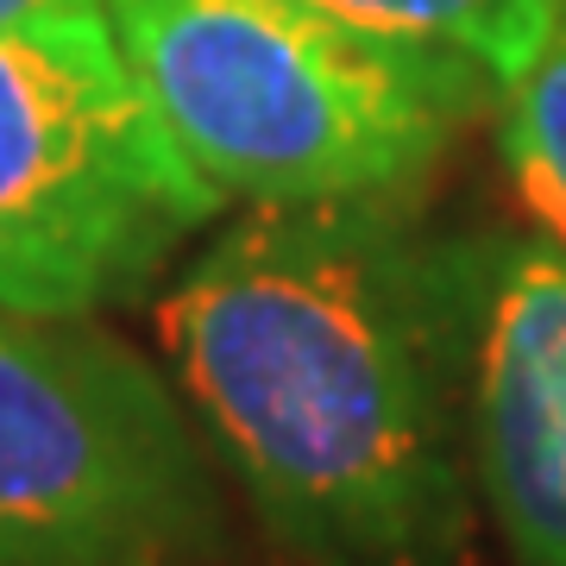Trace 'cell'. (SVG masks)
Segmentation results:
<instances>
[{"instance_id":"5","label":"cell","mask_w":566,"mask_h":566,"mask_svg":"<svg viewBox=\"0 0 566 566\" xmlns=\"http://www.w3.org/2000/svg\"><path fill=\"white\" fill-rule=\"evenodd\" d=\"M472 472L516 566H566V245L472 252Z\"/></svg>"},{"instance_id":"7","label":"cell","mask_w":566,"mask_h":566,"mask_svg":"<svg viewBox=\"0 0 566 566\" xmlns=\"http://www.w3.org/2000/svg\"><path fill=\"white\" fill-rule=\"evenodd\" d=\"M497 88H504L510 177L523 189L528 214L547 227V240L566 245V0L547 25L542 51Z\"/></svg>"},{"instance_id":"1","label":"cell","mask_w":566,"mask_h":566,"mask_svg":"<svg viewBox=\"0 0 566 566\" xmlns=\"http://www.w3.org/2000/svg\"><path fill=\"white\" fill-rule=\"evenodd\" d=\"M158 340L296 566H465L472 252L397 202H271L170 283Z\"/></svg>"},{"instance_id":"4","label":"cell","mask_w":566,"mask_h":566,"mask_svg":"<svg viewBox=\"0 0 566 566\" xmlns=\"http://www.w3.org/2000/svg\"><path fill=\"white\" fill-rule=\"evenodd\" d=\"M221 554V491L158 371L82 315H0V566Z\"/></svg>"},{"instance_id":"6","label":"cell","mask_w":566,"mask_h":566,"mask_svg":"<svg viewBox=\"0 0 566 566\" xmlns=\"http://www.w3.org/2000/svg\"><path fill=\"white\" fill-rule=\"evenodd\" d=\"M322 7L371 25V32H390V39L460 51L491 82L516 76L542 51L547 25L560 13V0H322Z\"/></svg>"},{"instance_id":"8","label":"cell","mask_w":566,"mask_h":566,"mask_svg":"<svg viewBox=\"0 0 566 566\" xmlns=\"http://www.w3.org/2000/svg\"><path fill=\"white\" fill-rule=\"evenodd\" d=\"M107 20V0H0V32H57Z\"/></svg>"},{"instance_id":"3","label":"cell","mask_w":566,"mask_h":566,"mask_svg":"<svg viewBox=\"0 0 566 566\" xmlns=\"http://www.w3.org/2000/svg\"><path fill=\"white\" fill-rule=\"evenodd\" d=\"M221 202L158 126L107 20L0 32V315L139 296Z\"/></svg>"},{"instance_id":"2","label":"cell","mask_w":566,"mask_h":566,"mask_svg":"<svg viewBox=\"0 0 566 566\" xmlns=\"http://www.w3.org/2000/svg\"><path fill=\"white\" fill-rule=\"evenodd\" d=\"M126 70L221 196L397 202L497 82L322 0H107Z\"/></svg>"}]
</instances>
